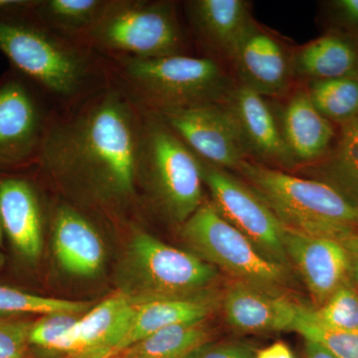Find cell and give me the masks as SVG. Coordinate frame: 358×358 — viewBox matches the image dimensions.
Returning a JSON list of instances; mask_svg holds the SVG:
<instances>
[{
  "label": "cell",
  "instance_id": "6da1fadb",
  "mask_svg": "<svg viewBox=\"0 0 358 358\" xmlns=\"http://www.w3.org/2000/svg\"><path fill=\"white\" fill-rule=\"evenodd\" d=\"M143 124L129 94L103 89L48 124L37 162L58 178L84 181L101 196L128 199L138 178Z\"/></svg>",
  "mask_w": 358,
  "mask_h": 358
},
{
  "label": "cell",
  "instance_id": "7a4b0ae2",
  "mask_svg": "<svg viewBox=\"0 0 358 358\" xmlns=\"http://www.w3.org/2000/svg\"><path fill=\"white\" fill-rule=\"evenodd\" d=\"M235 173L253 188L282 225L329 238L352 249L358 243V209L331 185L245 160Z\"/></svg>",
  "mask_w": 358,
  "mask_h": 358
},
{
  "label": "cell",
  "instance_id": "3957f363",
  "mask_svg": "<svg viewBox=\"0 0 358 358\" xmlns=\"http://www.w3.org/2000/svg\"><path fill=\"white\" fill-rule=\"evenodd\" d=\"M114 58L129 95L152 114L222 103L236 85L222 63L210 57Z\"/></svg>",
  "mask_w": 358,
  "mask_h": 358
},
{
  "label": "cell",
  "instance_id": "277c9868",
  "mask_svg": "<svg viewBox=\"0 0 358 358\" xmlns=\"http://www.w3.org/2000/svg\"><path fill=\"white\" fill-rule=\"evenodd\" d=\"M32 9L0 15V52L32 84L52 95L72 98L87 84L89 59L37 20Z\"/></svg>",
  "mask_w": 358,
  "mask_h": 358
},
{
  "label": "cell",
  "instance_id": "5b68a950",
  "mask_svg": "<svg viewBox=\"0 0 358 358\" xmlns=\"http://www.w3.org/2000/svg\"><path fill=\"white\" fill-rule=\"evenodd\" d=\"M82 41L113 57L187 55V41L171 1L107 0Z\"/></svg>",
  "mask_w": 358,
  "mask_h": 358
},
{
  "label": "cell",
  "instance_id": "8992f818",
  "mask_svg": "<svg viewBox=\"0 0 358 358\" xmlns=\"http://www.w3.org/2000/svg\"><path fill=\"white\" fill-rule=\"evenodd\" d=\"M124 277L120 291L138 303L210 291L220 279V271L192 252L136 231L129 242Z\"/></svg>",
  "mask_w": 358,
  "mask_h": 358
},
{
  "label": "cell",
  "instance_id": "52a82bcc",
  "mask_svg": "<svg viewBox=\"0 0 358 358\" xmlns=\"http://www.w3.org/2000/svg\"><path fill=\"white\" fill-rule=\"evenodd\" d=\"M147 115L138 176L147 179L164 213L182 225L204 202L201 164L159 115Z\"/></svg>",
  "mask_w": 358,
  "mask_h": 358
},
{
  "label": "cell",
  "instance_id": "ba28073f",
  "mask_svg": "<svg viewBox=\"0 0 358 358\" xmlns=\"http://www.w3.org/2000/svg\"><path fill=\"white\" fill-rule=\"evenodd\" d=\"M181 237L192 253L229 275L233 281L282 294L291 287V271L266 258L210 201H204L181 225Z\"/></svg>",
  "mask_w": 358,
  "mask_h": 358
},
{
  "label": "cell",
  "instance_id": "9c48e42d",
  "mask_svg": "<svg viewBox=\"0 0 358 358\" xmlns=\"http://www.w3.org/2000/svg\"><path fill=\"white\" fill-rule=\"evenodd\" d=\"M199 160L204 185L218 213L266 258L291 271L285 249V226L272 209L236 174Z\"/></svg>",
  "mask_w": 358,
  "mask_h": 358
},
{
  "label": "cell",
  "instance_id": "30bf717a",
  "mask_svg": "<svg viewBox=\"0 0 358 358\" xmlns=\"http://www.w3.org/2000/svg\"><path fill=\"white\" fill-rule=\"evenodd\" d=\"M31 84L15 70L0 81V169L38 157L49 124Z\"/></svg>",
  "mask_w": 358,
  "mask_h": 358
},
{
  "label": "cell",
  "instance_id": "8fae6325",
  "mask_svg": "<svg viewBox=\"0 0 358 358\" xmlns=\"http://www.w3.org/2000/svg\"><path fill=\"white\" fill-rule=\"evenodd\" d=\"M155 115L207 164L235 173L245 160H249L234 117L224 102Z\"/></svg>",
  "mask_w": 358,
  "mask_h": 358
},
{
  "label": "cell",
  "instance_id": "7c38bea8",
  "mask_svg": "<svg viewBox=\"0 0 358 358\" xmlns=\"http://www.w3.org/2000/svg\"><path fill=\"white\" fill-rule=\"evenodd\" d=\"M221 301L222 293L213 289L192 296L154 299L134 303L109 341L85 358H114L160 329L209 319L221 308Z\"/></svg>",
  "mask_w": 358,
  "mask_h": 358
},
{
  "label": "cell",
  "instance_id": "4fadbf2b",
  "mask_svg": "<svg viewBox=\"0 0 358 358\" xmlns=\"http://www.w3.org/2000/svg\"><path fill=\"white\" fill-rule=\"evenodd\" d=\"M292 54L279 36L255 20L230 60L235 82L266 98L286 95L294 81Z\"/></svg>",
  "mask_w": 358,
  "mask_h": 358
},
{
  "label": "cell",
  "instance_id": "5bb4252c",
  "mask_svg": "<svg viewBox=\"0 0 358 358\" xmlns=\"http://www.w3.org/2000/svg\"><path fill=\"white\" fill-rule=\"evenodd\" d=\"M267 99L236 84L224 103L234 117L249 160L281 171H294L298 167L285 143L278 115Z\"/></svg>",
  "mask_w": 358,
  "mask_h": 358
},
{
  "label": "cell",
  "instance_id": "9a60e30c",
  "mask_svg": "<svg viewBox=\"0 0 358 358\" xmlns=\"http://www.w3.org/2000/svg\"><path fill=\"white\" fill-rule=\"evenodd\" d=\"M287 256L307 287L315 308L324 305L348 281L352 254L345 244L329 238L308 236L285 227Z\"/></svg>",
  "mask_w": 358,
  "mask_h": 358
},
{
  "label": "cell",
  "instance_id": "2e32d148",
  "mask_svg": "<svg viewBox=\"0 0 358 358\" xmlns=\"http://www.w3.org/2000/svg\"><path fill=\"white\" fill-rule=\"evenodd\" d=\"M300 303L245 282L232 281L222 293L226 322L246 334L293 331Z\"/></svg>",
  "mask_w": 358,
  "mask_h": 358
},
{
  "label": "cell",
  "instance_id": "e0dca14e",
  "mask_svg": "<svg viewBox=\"0 0 358 358\" xmlns=\"http://www.w3.org/2000/svg\"><path fill=\"white\" fill-rule=\"evenodd\" d=\"M185 9L200 44L220 63H230L255 21L251 2L246 0H192L186 2Z\"/></svg>",
  "mask_w": 358,
  "mask_h": 358
},
{
  "label": "cell",
  "instance_id": "ac0fdd59",
  "mask_svg": "<svg viewBox=\"0 0 358 358\" xmlns=\"http://www.w3.org/2000/svg\"><path fill=\"white\" fill-rule=\"evenodd\" d=\"M0 219L4 236L18 255L27 262H37L43 248L41 205L27 178L0 176Z\"/></svg>",
  "mask_w": 358,
  "mask_h": 358
},
{
  "label": "cell",
  "instance_id": "d6986e66",
  "mask_svg": "<svg viewBox=\"0 0 358 358\" xmlns=\"http://www.w3.org/2000/svg\"><path fill=\"white\" fill-rule=\"evenodd\" d=\"M278 119L296 167L317 164L333 148L336 138L333 124L315 107L307 90H296L292 94Z\"/></svg>",
  "mask_w": 358,
  "mask_h": 358
},
{
  "label": "cell",
  "instance_id": "ffe728a7",
  "mask_svg": "<svg viewBox=\"0 0 358 358\" xmlns=\"http://www.w3.org/2000/svg\"><path fill=\"white\" fill-rule=\"evenodd\" d=\"M54 253L66 272L77 277L96 275L105 260V248L94 226L68 205L59 207L53 221Z\"/></svg>",
  "mask_w": 358,
  "mask_h": 358
},
{
  "label": "cell",
  "instance_id": "44dd1931",
  "mask_svg": "<svg viewBox=\"0 0 358 358\" xmlns=\"http://www.w3.org/2000/svg\"><path fill=\"white\" fill-rule=\"evenodd\" d=\"M292 66L294 79L308 82L357 78L358 45L341 33H326L294 48Z\"/></svg>",
  "mask_w": 358,
  "mask_h": 358
},
{
  "label": "cell",
  "instance_id": "7402d4cb",
  "mask_svg": "<svg viewBox=\"0 0 358 358\" xmlns=\"http://www.w3.org/2000/svg\"><path fill=\"white\" fill-rule=\"evenodd\" d=\"M133 307L128 294L119 289L85 313L52 352L66 358L88 357L109 341Z\"/></svg>",
  "mask_w": 358,
  "mask_h": 358
},
{
  "label": "cell",
  "instance_id": "603a6c76",
  "mask_svg": "<svg viewBox=\"0 0 358 358\" xmlns=\"http://www.w3.org/2000/svg\"><path fill=\"white\" fill-rule=\"evenodd\" d=\"M341 126L327 157L301 171L331 185L358 209V115Z\"/></svg>",
  "mask_w": 358,
  "mask_h": 358
},
{
  "label": "cell",
  "instance_id": "cb8c5ba5",
  "mask_svg": "<svg viewBox=\"0 0 358 358\" xmlns=\"http://www.w3.org/2000/svg\"><path fill=\"white\" fill-rule=\"evenodd\" d=\"M214 336L209 319L182 322L150 334L114 358H185Z\"/></svg>",
  "mask_w": 358,
  "mask_h": 358
},
{
  "label": "cell",
  "instance_id": "d4e9b609",
  "mask_svg": "<svg viewBox=\"0 0 358 358\" xmlns=\"http://www.w3.org/2000/svg\"><path fill=\"white\" fill-rule=\"evenodd\" d=\"M107 0H37L32 13L65 38H81L91 29Z\"/></svg>",
  "mask_w": 358,
  "mask_h": 358
},
{
  "label": "cell",
  "instance_id": "484cf974",
  "mask_svg": "<svg viewBox=\"0 0 358 358\" xmlns=\"http://www.w3.org/2000/svg\"><path fill=\"white\" fill-rule=\"evenodd\" d=\"M307 93L317 110L329 121H350L358 115V78L308 82Z\"/></svg>",
  "mask_w": 358,
  "mask_h": 358
},
{
  "label": "cell",
  "instance_id": "4316f807",
  "mask_svg": "<svg viewBox=\"0 0 358 358\" xmlns=\"http://www.w3.org/2000/svg\"><path fill=\"white\" fill-rule=\"evenodd\" d=\"M306 341L324 346L336 358H358V329H334L317 322L310 313V308L301 305L293 331Z\"/></svg>",
  "mask_w": 358,
  "mask_h": 358
},
{
  "label": "cell",
  "instance_id": "83f0119b",
  "mask_svg": "<svg viewBox=\"0 0 358 358\" xmlns=\"http://www.w3.org/2000/svg\"><path fill=\"white\" fill-rule=\"evenodd\" d=\"M91 308L92 303L89 301L47 298L0 285V315L3 317L22 313L41 315L58 312L85 313Z\"/></svg>",
  "mask_w": 358,
  "mask_h": 358
},
{
  "label": "cell",
  "instance_id": "f1b7e54d",
  "mask_svg": "<svg viewBox=\"0 0 358 358\" xmlns=\"http://www.w3.org/2000/svg\"><path fill=\"white\" fill-rule=\"evenodd\" d=\"M310 315L324 326L358 329V292L346 281L319 308H310Z\"/></svg>",
  "mask_w": 358,
  "mask_h": 358
},
{
  "label": "cell",
  "instance_id": "f546056e",
  "mask_svg": "<svg viewBox=\"0 0 358 358\" xmlns=\"http://www.w3.org/2000/svg\"><path fill=\"white\" fill-rule=\"evenodd\" d=\"M84 313L58 312L42 315L32 322L29 331V343L32 350L52 352L54 348L68 331L76 324Z\"/></svg>",
  "mask_w": 358,
  "mask_h": 358
},
{
  "label": "cell",
  "instance_id": "4dcf8cb0",
  "mask_svg": "<svg viewBox=\"0 0 358 358\" xmlns=\"http://www.w3.org/2000/svg\"><path fill=\"white\" fill-rule=\"evenodd\" d=\"M32 322L0 315V358H32L29 331Z\"/></svg>",
  "mask_w": 358,
  "mask_h": 358
},
{
  "label": "cell",
  "instance_id": "1f68e13d",
  "mask_svg": "<svg viewBox=\"0 0 358 358\" xmlns=\"http://www.w3.org/2000/svg\"><path fill=\"white\" fill-rule=\"evenodd\" d=\"M256 352L241 341H212L195 348L185 358H256Z\"/></svg>",
  "mask_w": 358,
  "mask_h": 358
},
{
  "label": "cell",
  "instance_id": "d6a6232c",
  "mask_svg": "<svg viewBox=\"0 0 358 358\" xmlns=\"http://www.w3.org/2000/svg\"><path fill=\"white\" fill-rule=\"evenodd\" d=\"M334 20L348 32L358 45V0H334L329 2Z\"/></svg>",
  "mask_w": 358,
  "mask_h": 358
},
{
  "label": "cell",
  "instance_id": "836d02e7",
  "mask_svg": "<svg viewBox=\"0 0 358 358\" xmlns=\"http://www.w3.org/2000/svg\"><path fill=\"white\" fill-rule=\"evenodd\" d=\"M256 358H294V355L286 343L277 341L257 350Z\"/></svg>",
  "mask_w": 358,
  "mask_h": 358
},
{
  "label": "cell",
  "instance_id": "e575fe53",
  "mask_svg": "<svg viewBox=\"0 0 358 358\" xmlns=\"http://www.w3.org/2000/svg\"><path fill=\"white\" fill-rule=\"evenodd\" d=\"M36 2L37 0H0V15L29 10Z\"/></svg>",
  "mask_w": 358,
  "mask_h": 358
},
{
  "label": "cell",
  "instance_id": "d590c367",
  "mask_svg": "<svg viewBox=\"0 0 358 358\" xmlns=\"http://www.w3.org/2000/svg\"><path fill=\"white\" fill-rule=\"evenodd\" d=\"M306 358H336L324 346L312 341H306Z\"/></svg>",
  "mask_w": 358,
  "mask_h": 358
},
{
  "label": "cell",
  "instance_id": "8d00e7d4",
  "mask_svg": "<svg viewBox=\"0 0 358 358\" xmlns=\"http://www.w3.org/2000/svg\"><path fill=\"white\" fill-rule=\"evenodd\" d=\"M352 268H350V274L353 275L355 282L358 286V250L352 253Z\"/></svg>",
  "mask_w": 358,
  "mask_h": 358
},
{
  "label": "cell",
  "instance_id": "74e56055",
  "mask_svg": "<svg viewBox=\"0 0 358 358\" xmlns=\"http://www.w3.org/2000/svg\"><path fill=\"white\" fill-rule=\"evenodd\" d=\"M3 239L4 233L3 229H2L1 219H0V247H2V245H3Z\"/></svg>",
  "mask_w": 358,
  "mask_h": 358
},
{
  "label": "cell",
  "instance_id": "f35d334b",
  "mask_svg": "<svg viewBox=\"0 0 358 358\" xmlns=\"http://www.w3.org/2000/svg\"><path fill=\"white\" fill-rule=\"evenodd\" d=\"M4 263H6V258H4V256L2 255V253H0V271H1V268H3Z\"/></svg>",
  "mask_w": 358,
  "mask_h": 358
},
{
  "label": "cell",
  "instance_id": "ab89813d",
  "mask_svg": "<svg viewBox=\"0 0 358 358\" xmlns=\"http://www.w3.org/2000/svg\"><path fill=\"white\" fill-rule=\"evenodd\" d=\"M357 78H358V71H357Z\"/></svg>",
  "mask_w": 358,
  "mask_h": 358
}]
</instances>
